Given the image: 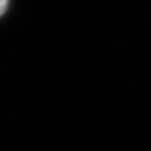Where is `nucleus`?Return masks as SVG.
Returning a JSON list of instances; mask_svg holds the SVG:
<instances>
[{
	"mask_svg": "<svg viewBox=\"0 0 151 151\" xmlns=\"http://www.w3.org/2000/svg\"><path fill=\"white\" fill-rule=\"evenodd\" d=\"M8 8V0H0V17L6 12Z\"/></svg>",
	"mask_w": 151,
	"mask_h": 151,
	"instance_id": "f257e3e1",
	"label": "nucleus"
}]
</instances>
